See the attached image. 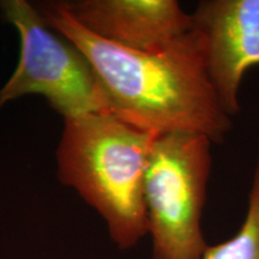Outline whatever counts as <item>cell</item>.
Listing matches in <instances>:
<instances>
[{
	"label": "cell",
	"mask_w": 259,
	"mask_h": 259,
	"mask_svg": "<svg viewBox=\"0 0 259 259\" xmlns=\"http://www.w3.org/2000/svg\"><path fill=\"white\" fill-rule=\"evenodd\" d=\"M87 58L95 73L106 111L154 136L176 132L206 136L221 143L232 130L206 73L203 45L192 28L170 47L137 52L119 47L89 32L60 2L40 14Z\"/></svg>",
	"instance_id": "cell-1"
},
{
	"label": "cell",
	"mask_w": 259,
	"mask_h": 259,
	"mask_svg": "<svg viewBox=\"0 0 259 259\" xmlns=\"http://www.w3.org/2000/svg\"><path fill=\"white\" fill-rule=\"evenodd\" d=\"M155 137L109 113L64 119L57 149L59 180L101 215L120 250L148 235L144 181Z\"/></svg>",
	"instance_id": "cell-2"
},
{
	"label": "cell",
	"mask_w": 259,
	"mask_h": 259,
	"mask_svg": "<svg viewBox=\"0 0 259 259\" xmlns=\"http://www.w3.org/2000/svg\"><path fill=\"white\" fill-rule=\"evenodd\" d=\"M212 142L204 135L156 136L144 181L153 259H202V220L211 173Z\"/></svg>",
	"instance_id": "cell-3"
},
{
	"label": "cell",
	"mask_w": 259,
	"mask_h": 259,
	"mask_svg": "<svg viewBox=\"0 0 259 259\" xmlns=\"http://www.w3.org/2000/svg\"><path fill=\"white\" fill-rule=\"evenodd\" d=\"M0 8L21 38L17 67L0 89V108L36 94L46 97L64 119L107 113L95 73L78 48L54 35L25 0H4Z\"/></svg>",
	"instance_id": "cell-4"
},
{
	"label": "cell",
	"mask_w": 259,
	"mask_h": 259,
	"mask_svg": "<svg viewBox=\"0 0 259 259\" xmlns=\"http://www.w3.org/2000/svg\"><path fill=\"white\" fill-rule=\"evenodd\" d=\"M191 16L202 40L206 73L232 118L240 112L244 74L259 65V0H203Z\"/></svg>",
	"instance_id": "cell-5"
},
{
	"label": "cell",
	"mask_w": 259,
	"mask_h": 259,
	"mask_svg": "<svg viewBox=\"0 0 259 259\" xmlns=\"http://www.w3.org/2000/svg\"><path fill=\"white\" fill-rule=\"evenodd\" d=\"M60 4L89 32L131 51L166 50L193 28L192 16L177 0H77Z\"/></svg>",
	"instance_id": "cell-6"
},
{
	"label": "cell",
	"mask_w": 259,
	"mask_h": 259,
	"mask_svg": "<svg viewBox=\"0 0 259 259\" xmlns=\"http://www.w3.org/2000/svg\"><path fill=\"white\" fill-rule=\"evenodd\" d=\"M202 259H259V139L244 221L228 240L208 245Z\"/></svg>",
	"instance_id": "cell-7"
}]
</instances>
